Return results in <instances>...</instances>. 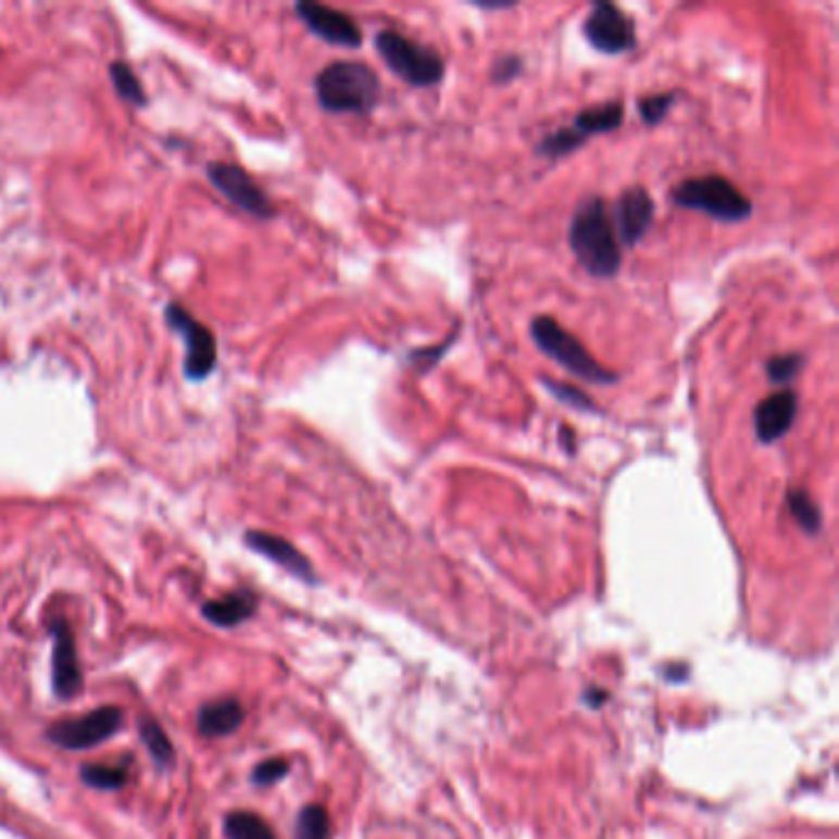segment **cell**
<instances>
[{"label": "cell", "mask_w": 839, "mask_h": 839, "mask_svg": "<svg viewBox=\"0 0 839 839\" xmlns=\"http://www.w3.org/2000/svg\"><path fill=\"white\" fill-rule=\"evenodd\" d=\"M522 72V60L510 54V58H500L496 64H492V79L498 84L502 82H512Z\"/></svg>", "instance_id": "cell-29"}, {"label": "cell", "mask_w": 839, "mask_h": 839, "mask_svg": "<svg viewBox=\"0 0 839 839\" xmlns=\"http://www.w3.org/2000/svg\"><path fill=\"white\" fill-rule=\"evenodd\" d=\"M584 35L593 50L623 54L636 48V23L613 3H596L584 21Z\"/></svg>", "instance_id": "cell-7"}, {"label": "cell", "mask_w": 839, "mask_h": 839, "mask_svg": "<svg viewBox=\"0 0 839 839\" xmlns=\"http://www.w3.org/2000/svg\"><path fill=\"white\" fill-rule=\"evenodd\" d=\"M111 82H114L121 99L130 101V104H146V91L141 82H138L134 70H130L126 62L111 64Z\"/></svg>", "instance_id": "cell-21"}, {"label": "cell", "mask_w": 839, "mask_h": 839, "mask_svg": "<svg viewBox=\"0 0 839 839\" xmlns=\"http://www.w3.org/2000/svg\"><path fill=\"white\" fill-rule=\"evenodd\" d=\"M298 839H328L330 835V819L328 813L321 805H308L301 815H298L296 827Z\"/></svg>", "instance_id": "cell-22"}, {"label": "cell", "mask_w": 839, "mask_h": 839, "mask_svg": "<svg viewBox=\"0 0 839 839\" xmlns=\"http://www.w3.org/2000/svg\"><path fill=\"white\" fill-rule=\"evenodd\" d=\"M621 124H623V104H618V101H611V104H601V107L586 109V111H581V114H576L572 128L576 130V134H581L586 141H589V136L611 134V130L621 128Z\"/></svg>", "instance_id": "cell-17"}, {"label": "cell", "mask_w": 839, "mask_h": 839, "mask_svg": "<svg viewBox=\"0 0 839 839\" xmlns=\"http://www.w3.org/2000/svg\"><path fill=\"white\" fill-rule=\"evenodd\" d=\"M652 217H655V202H652L646 188H630L623 192L611 217L621 245L636 247L648 235Z\"/></svg>", "instance_id": "cell-11"}, {"label": "cell", "mask_w": 839, "mask_h": 839, "mask_svg": "<svg viewBox=\"0 0 839 839\" xmlns=\"http://www.w3.org/2000/svg\"><path fill=\"white\" fill-rule=\"evenodd\" d=\"M544 387L552 391L559 402H564L568 406L581 409V412H596V414L601 412V409L596 406V402H591V399L586 397L581 389H576L572 385H564V381H554V379H544Z\"/></svg>", "instance_id": "cell-25"}, {"label": "cell", "mask_w": 839, "mask_h": 839, "mask_svg": "<svg viewBox=\"0 0 839 839\" xmlns=\"http://www.w3.org/2000/svg\"><path fill=\"white\" fill-rule=\"evenodd\" d=\"M673 202L685 210L710 214L719 222H743L753 212L751 200L722 175H704V178L679 183L673 190Z\"/></svg>", "instance_id": "cell-4"}, {"label": "cell", "mask_w": 839, "mask_h": 839, "mask_svg": "<svg viewBox=\"0 0 839 839\" xmlns=\"http://www.w3.org/2000/svg\"><path fill=\"white\" fill-rule=\"evenodd\" d=\"M229 839H276L266 819L254 813H231L225 823Z\"/></svg>", "instance_id": "cell-18"}, {"label": "cell", "mask_w": 839, "mask_h": 839, "mask_svg": "<svg viewBox=\"0 0 839 839\" xmlns=\"http://www.w3.org/2000/svg\"><path fill=\"white\" fill-rule=\"evenodd\" d=\"M529 335L539 350L547 358H552L556 365H562L566 372L581 377L593 385H615L621 377L613 370H605L599 360H596L586 345L576 338V335L562 328L552 315H537L529 325Z\"/></svg>", "instance_id": "cell-3"}, {"label": "cell", "mask_w": 839, "mask_h": 839, "mask_svg": "<svg viewBox=\"0 0 839 839\" xmlns=\"http://www.w3.org/2000/svg\"><path fill=\"white\" fill-rule=\"evenodd\" d=\"M375 50L381 62L412 87H434L443 79L446 64L441 54L426 45L414 42L397 30H381L375 37Z\"/></svg>", "instance_id": "cell-5"}, {"label": "cell", "mask_w": 839, "mask_h": 839, "mask_svg": "<svg viewBox=\"0 0 839 839\" xmlns=\"http://www.w3.org/2000/svg\"><path fill=\"white\" fill-rule=\"evenodd\" d=\"M52 683L54 692L62 699H72L82 689V669L77 662V648L67 623L54 626V650H52Z\"/></svg>", "instance_id": "cell-13"}, {"label": "cell", "mask_w": 839, "mask_h": 839, "mask_svg": "<svg viewBox=\"0 0 839 839\" xmlns=\"http://www.w3.org/2000/svg\"><path fill=\"white\" fill-rule=\"evenodd\" d=\"M788 508H790V515L796 517L798 525L803 527L807 535L819 533V527H823V515H819V508L815 505L813 498H810L805 490L792 488L788 492Z\"/></svg>", "instance_id": "cell-19"}, {"label": "cell", "mask_w": 839, "mask_h": 839, "mask_svg": "<svg viewBox=\"0 0 839 839\" xmlns=\"http://www.w3.org/2000/svg\"><path fill=\"white\" fill-rule=\"evenodd\" d=\"M208 178L222 195H227L229 202H235L237 208L254 214V217L272 220L276 214L272 200L251 180V175L245 167L235 163H212L208 167Z\"/></svg>", "instance_id": "cell-9"}, {"label": "cell", "mask_w": 839, "mask_h": 839, "mask_svg": "<svg viewBox=\"0 0 839 839\" xmlns=\"http://www.w3.org/2000/svg\"><path fill=\"white\" fill-rule=\"evenodd\" d=\"M121 722H124V712L116 710V706H101V710L77 716V719H62L58 724H52L48 731V739L70 751L91 749V746H97L101 741H107L109 736H114L118 731Z\"/></svg>", "instance_id": "cell-6"}, {"label": "cell", "mask_w": 839, "mask_h": 839, "mask_svg": "<svg viewBox=\"0 0 839 839\" xmlns=\"http://www.w3.org/2000/svg\"><path fill=\"white\" fill-rule=\"evenodd\" d=\"M584 143H586V138L581 134H576L574 128H559V130H554V134H549L542 138V141H539L537 153L547 155V158H562V155L574 153L576 148H581Z\"/></svg>", "instance_id": "cell-20"}, {"label": "cell", "mask_w": 839, "mask_h": 839, "mask_svg": "<svg viewBox=\"0 0 839 839\" xmlns=\"http://www.w3.org/2000/svg\"><path fill=\"white\" fill-rule=\"evenodd\" d=\"M586 699H589V702H591L593 706H601V704L605 702V694L599 692V689H591V692L586 694Z\"/></svg>", "instance_id": "cell-32"}, {"label": "cell", "mask_w": 839, "mask_h": 839, "mask_svg": "<svg viewBox=\"0 0 839 839\" xmlns=\"http://www.w3.org/2000/svg\"><path fill=\"white\" fill-rule=\"evenodd\" d=\"M798 418V395L780 389L763 399L753 412V431L761 443H776L786 436Z\"/></svg>", "instance_id": "cell-12"}, {"label": "cell", "mask_w": 839, "mask_h": 839, "mask_svg": "<svg viewBox=\"0 0 839 839\" xmlns=\"http://www.w3.org/2000/svg\"><path fill=\"white\" fill-rule=\"evenodd\" d=\"M805 360L798 352H790V355H776L766 362V375L773 381V385H788V381L796 379L803 370Z\"/></svg>", "instance_id": "cell-23"}, {"label": "cell", "mask_w": 839, "mask_h": 839, "mask_svg": "<svg viewBox=\"0 0 839 839\" xmlns=\"http://www.w3.org/2000/svg\"><path fill=\"white\" fill-rule=\"evenodd\" d=\"M296 13L305 23L308 30L318 35L325 42L340 45V48H360L362 45V30L358 23L350 15L335 11V8L303 0V3L296 5Z\"/></svg>", "instance_id": "cell-10"}, {"label": "cell", "mask_w": 839, "mask_h": 839, "mask_svg": "<svg viewBox=\"0 0 839 839\" xmlns=\"http://www.w3.org/2000/svg\"><path fill=\"white\" fill-rule=\"evenodd\" d=\"M241 719H245L241 704L235 702V699H222V702L202 706L198 714V726L204 736H212L214 739V736H227L237 731Z\"/></svg>", "instance_id": "cell-15"}, {"label": "cell", "mask_w": 839, "mask_h": 839, "mask_svg": "<svg viewBox=\"0 0 839 839\" xmlns=\"http://www.w3.org/2000/svg\"><path fill=\"white\" fill-rule=\"evenodd\" d=\"M82 780L91 788H101V790H114L121 788L126 782V773L121 768H111V766H84L82 768Z\"/></svg>", "instance_id": "cell-26"}, {"label": "cell", "mask_w": 839, "mask_h": 839, "mask_svg": "<svg viewBox=\"0 0 839 839\" xmlns=\"http://www.w3.org/2000/svg\"><path fill=\"white\" fill-rule=\"evenodd\" d=\"M286 773H288V763L281 759H272V761H264L261 766H256L254 780L259 782V786H272V782L281 780Z\"/></svg>", "instance_id": "cell-28"}, {"label": "cell", "mask_w": 839, "mask_h": 839, "mask_svg": "<svg viewBox=\"0 0 839 839\" xmlns=\"http://www.w3.org/2000/svg\"><path fill=\"white\" fill-rule=\"evenodd\" d=\"M247 544L254 549V552L272 559V562H276L278 566L288 568L291 574L301 576V579H305V581L315 579L311 562H308V559L298 552L291 542H286L284 537H276V535H268V533H249Z\"/></svg>", "instance_id": "cell-14"}, {"label": "cell", "mask_w": 839, "mask_h": 839, "mask_svg": "<svg viewBox=\"0 0 839 839\" xmlns=\"http://www.w3.org/2000/svg\"><path fill=\"white\" fill-rule=\"evenodd\" d=\"M559 443L564 446L566 453H574L576 451V438H574V431L568 426H562L559 428Z\"/></svg>", "instance_id": "cell-31"}, {"label": "cell", "mask_w": 839, "mask_h": 839, "mask_svg": "<svg viewBox=\"0 0 839 839\" xmlns=\"http://www.w3.org/2000/svg\"><path fill=\"white\" fill-rule=\"evenodd\" d=\"M568 247L596 278H613L621 272L623 249L603 198H589L576 208L568 225Z\"/></svg>", "instance_id": "cell-1"}, {"label": "cell", "mask_w": 839, "mask_h": 839, "mask_svg": "<svg viewBox=\"0 0 839 839\" xmlns=\"http://www.w3.org/2000/svg\"><path fill=\"white\" fill-rule=\"evenodd\" d=\"M675 91H669V95H655V97H648L642 99L638 104V111H640V118L646 121L648 126H658L662 118L667 116V111L673 109L675 104Z\"/></svg>", "instance_id": "cell-27"}, {"label": "cell", "mask_w": 839, "mask_h": 839, "mask_svg": "<svg viewBox=\"0 0 839 839\" xmlns=\"http://www.w3.org/2000/svg\"><path fill=\"white\" fill-rule=\"evenodd\" d=\"M379 95L377 72L362 62H333L315 77V97L330 114H370Z\"/></svg>", "instance_id": "cell-2"}, {"label": "cell", "mask_w": 839, "mask_h": 839, "mask_svg": "<svg viewBox=\"0 0 839 839\" xmlns=\"http://www.w3.org/2000/svg\"><path fill=\"white\" fill-rule=\"evenodd\" d=\"M141 736L148 746V751L153 753V759L158 763H167L173 759V746H171V741H167L165 731L153 719L141 722Z\"/></svg>", "instance_id": "cell-24"}, {"label": "cell", "mask_w": 839, "mask_h": 839, "mask_svg": "<svg viewBox=\"0 0 839 839\" xmlns=\"http://www.w3.org/2000/svg\"><path fill=\"white\" fill-rule=\"evenodd\" d=\"M453 340H455V335H453V338H451L449 342L438 345V348H428V350H414V352H412V358H409V360H412L418 370H428V367L436 365V362L443 358V352L451 348V342H453Z\"/></svg>", "instance_id": "cell-30"}, {"label": "cell", "mask_w": 839, "mask_h": 839, "mask_svg": "<svg viewBox=\"0 0 839 839\" xmlns=\"http://www.w3.org/2000/svg\"><path fill=\"white\" fill-rule=\"evenodd\" d=\"M165 318L171 323V328L183 335L185 345H188V355H185V377L188 379H204L217 365V342H214L212 333L204 328L200 321H195L192 315L185 311L183 305L171 303L165 308Z\"/></svg>", "instance_id": "cell-8"}, {"label": "cell", "mask_w": 839, "mask_h": 839, "mask_svg": "<svg viewBox=\"0 0 839 839\" xmlns=\"http://www.w3.org/2000/svg\"><path fill=\"white\" fill-rule=\"evenodd\" d=\"M254 609H256V603H254V599H251V596L231 593V596H225V599L210 601L202 609V615L210 623H214V626L231 628V626H239L241 621H247L249 615L254 613Z\"/></svg>", "instance_id": "cell-16"}]
</instances>
